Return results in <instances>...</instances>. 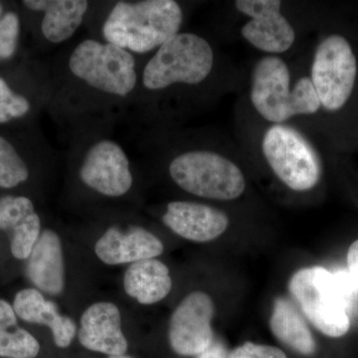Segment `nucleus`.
I'll return each instance as SVG.
<instances>
[{
  "mask_svg": "<svg viewBox=\"0 0 358 358\" xmlns=\"http://www.w3.org/2000/svg\"><path fill=\"white\" fill-rule=\"evenodd\" d=\"M289 289L301 312L320 333L331 338L348 334V308L358 291L350 273L333 274L322 267L301 268L289 280Z\"/></svg>",
  "mask_w": 358,
  "mask_h": 358,
  "instance_id": "f257e3e1",
  "label": "nucleus"
},
{
  "mask_svg": "<svg viewBox=\"0 0 358 358\" xmlns=\"http://www.w3.org/2000/svg\"><path fill=\"white\" fill-rule=\"evenodd\" d=\"M182 10L173 0L120 1L103 26L108 43L136 53H147L178 34Z\"/></svg>",
  "mask_w": 358,
  "mask_h": 358,
  "instance_id": "f03ea898",
  "label": "nucleus"
},
{
  "mask_svg": "<svg viewBox=\"0 0 358 358\" xmlns=\"http://www.w3.org/2000/svg\"><path fill=\"white\" fill-rule=\"evenodd\" d=\"M210 44L193 33H178L159 47L143 71L145 88L162 90L176 83L196 85L210 74Z\"/></svg>",
  "mask_w": 358,
  "mask_h": 358,
  "instance_id": "7ed1b4c3",
  "label": "nucleus"
},
{
  "mask_svg": "<svg viewBox=\"0 0 358 358\" xmlns=\"http://www.w3.org/2000/svg\"><path fill=\"white\" fill-rule=\"evenodd\" d=\"M169 173L179 187L203 199L234 200L246 187L243 173L234 162L208 150L179 155L171 162Z\"/></svg>",
  "mask_w": 358,
  "mask_h": 358,
  "instance_id": "20e7f679",
  "label": "nucleus"
},
{
  "mask_svg": "<svg viewBox=\"0 0 358 358\" xmlns=\"http://www.w3.org/2000/svg\"><path fill=\"white\" fill-rule=\"evenodd\" d=\"M69 67L92 88L110 95L126 96L136 85L134 56L117 45L85 40L71 54Z\"/></svg>",
  "mask_w": 358,
  "mask_h": 358,
  "instance_id": "39448f33",
  "label": "nucleus"
},
{
  "mask_svg": "<svg viewBox=\"0 0 358 358\" xmlns=\"http://www.w3.org/2000/svg\"><path fill=\"white\" fill-rule=\"evenodd\" d=\"M262 150L277 178L294 192H308L319 182V157L296 129L282 124L271 127L264 136Z\"/></svg>",
  "mask_w": 358,
  "mask_h": 358,
  "instance_id": "423d86ee",
  "label": "nucleus"
},
{
  "mask_svg": "<svg viewBox=\"0 0 358 358\" xmlns=\"http://www.w3.org/2000/svg\"><path fill=\"white\" fill-rule=\"evenodd\" d=\"M357 74V58L348 40L341 35H331L319 45L310 80L324 109L338 110L345 105Z\"/></svg>",
  "mask_w": 358,
  "mask_h": 358,
  "instance_id": "0eeeda50",
  "label": "nucleus"
},
{
  "mask_svg": "<svg viewBox=\"0 0 358 358\" xmlns=\"http://www.w3.org/2000/svg\"><path fill=\"white\" fill-rule=\"evenodd\" d=\"M289 68L281 58L267 56L252 74L251 101L257 112L275 124L296 115L294 90H289Z\"/></svg>",
  "mask_w": 358,
  "mask_h": 358,
  "instance_id": "6e6552de",
  "label": "nucleus"
},
{
  "mask_svg": "<svg viewBox=\"0 0 358 358\" xmlns=\"http://www.w3.org/2000/svg\"><path fill=\"white\" fill-rule=\"evenodd\" d=\"M213 301L203 292L185 296L174 310L169 322V343L182 357H197L213 343L211 322Z\"/></svg>",
  "mask_w": 358,
  "mask_h": 358,
  "instance_id": "1a4fd4ad",
  "label": "nucleus"
},
{
  "mask_svg": "<svg viewBox=\"0 0 358 358\" xmlns=\"http://www.w3.org/2000/svg\"><path fill=\"white\" fill-rule=\"evenodd\" d=\"M235 6L249 16L242 27L245 39L255 48L267 53H284L293 46L296 33L281 13L279 0H237Z\"/></svg>",
  "mask_w": 358,
  "mask_h": 358,
  "instance_id": "9d476101",
  "label": "nucleus"
},
{
  "mask_svg": "<svg viewBox=\"0 0 358 358\" xmlns=\"http://www.w3.org/2000/svg\"><path fill=\"white\" fill-rule=\"evenodd\" d=\"M85 185L101 194L119 197L133 185V176L124 150L115 141H99L90 148L80 169Z\"/></svg>",
  "mask_w": 358,
  "mask_h": 358,
  "instance_id": "9b49d317",
  "label": "nucleus"
},
{
  "mask_svg": "<svg viewBox=\"0 0 358 358\" xmlns=\"http://www.w3.org/2000/svg\"><path fill=\"white\" fill-rule=\"evenodd\" d=\"M162 220L178 236L199 243L221 236L229 225V219L223 211L188 201L171 202Z\"/></svg>",
  "mask_w": 358,
  "mask_h": 358,
  "instance_id": "f8f14e48",
  "label": "nucleus"
},
{
  "mask_svg": "<svg viewBox=\"0 0 358 358\" xmlns=\"http://www.w3.org/2000/svg\"><path fill=\"white\" fill-rule=\"evenodd\" d=\"M79 341L92 352L108 355H124L128 350V341L122 331L119 308L109 301L90 306L82 315Z\"/></svg>",
  "mask_w": 358,
  "mask_h": 358,
  "instance_id": "ddd939ff",
  "label": "nucleus"
},
{
  "mask_svg": "<svg viewBox=\"0 0 358 358\" xmlns=\"http://www.w3.org/2000/svg\"><path fill=\"white\" fill-rule=\"evenodd\" d=\"M164 244L143 228H131L127 232L112 227L95 245V253L107 265H122L155 259L162 255Z\"/></svg>",
  "mask_w": 358,
  "mask_h": 358,
  "instance_id": "4468645a",
  "label": "nucleus"
},
{
  "mask_svg": "<svg viewBox=\"0 0 358 358\" xmlns=\"http://www.w3.org/2000/svg\"><path fill=\"white\" fill-rule=\"evenodd\" d=\"M0 230L9 233L13 255L20 260L28 259L40 237V218L31 200L24 196L2 197Z\"/></svg>",
  "mask_w": 358,
  "mask_h": 358,
  "instance_id": "2eb2a0df",
  "label": "nucleus"
},
{
  "mask_svg": "<svg viewBox=\"0 0 358 358\" xmlns=\"http://www.w3.org/2000/svg\"><path fill=\"white\" fill-rule=\"evenodd\" d=\"M28 278L45 294L57 296L65 285L62 245L57 233L45 230L28 257Z\"/></svg>",
  "mask_w": 358,
  "mask_h": 358,
  "instance_id": "dca6fc26",
  "label": "nucleus"
},
{
  "mask_svg": "<svg viewBox=\"0 0 358 358\" xmlns=\"http://www.w3.org/2000/svg\"><path fill=\"white\" fill-rule=\"evenodd\" d=\"M13 308L16 315L31 324H43L51 329L58 348H68L76 334L74 320L60 315L54 301L45 300L36 289H25L16 294Z\"/></svg>",
  "mask_w": 358,
  "mask_h": 358,
  "instance_id": "f3484780",
  "label": "nucleus"
},
{
  "mask_svg": "<svg viewBox=\"0 0 358 358\" xmlns=\"http://www.w3.org/2000/svg\"><path fill=\"white\" fill-rule=\"evenodd\" d=\"M23 4L34 11H43L41 29L52 43L69 39L83 21L88 9L85 0H24Z\"/></svg>",
  "mask_w": 358,
  "mask_h": 358,
  "instance_id": "a211bd4d",
  "label": "nucleus"
},
{
  "mask_svg": "<svg viewBox=\"0 0 358 358\" xmlns=\"http://www.w3.org/2000/svg\"><path fill=\"white\" fill-rule=\"evenodd\" d=\"M124 288L143 305H152L171 293L173 280L169 268L157 259L131 264L124 277Z\"/></svg>",
  "mask_w": 358,
  "mask_h": 358,
  "instance_id": "6ab92c4d",
  "label": "nucleus"
},
{
  "mask_svg": "<svg viewBox=\"0 0 358 358\" xmlns=\"http://www.w3.org/2000/svg\"><path fill=\"white\" fill-rule=\"evenodd\" d=\"M273 334L284 345L303 355L315 352V341L307 322L291 301L278 298L270 319Z\"/></svg>",
  "mask_w": 358,
  "mask_h": 358,
  "instance_id": "aec40b11",
  "label": "nucleus"
},
{
  "mask_svg": "<svg viewBox=\"0 0 358 358\" xmlns=\"http://www.w3.org/2000/svg\"><path fill=\"white\" fill-rule=\"evenodd\" d=\"M40 352L37 339L18 326L0 331V357L35 358Z\"/></svg>",
  "mask_w": 358,
  "mask_h": 358,
  "instance_id": "412c9836",
  "label": "nucleus"
},
{
  "mask_svg": "<svg viewBox=\"0 0 358 358\" xmlns=\"http://www.w3.org/2000/svg\"><path fill=\"white\" fill-rule=\"evenodd\" d=\"M29 176L24 160L13 145L0 136V187H15Z\"/></svg>",
  "mask_w": 358,
  "mask_h": 358,
  "instance_id": "4be33fe9",
  "label": "nucleus"
},
{
  "mask_svg": "<svg viewBox=\"0 0 358 358\" xmlns=\"http://www.w3.org/2000/svg\"><path fill=\"white\" fill-rule=\"evenodd\" d=\"M30 103L24 96L17 95L3 79L0 78V124L24 115Z\"/></svg>",
  "mask_w": 358,
  "mask_h": 358,
  "instance_id": "5701e85b",
  "label": "nucleus"
},
{
  "mask_svg": "<svg viewBox=\"0 0 358 358\" xmlns=\"http://www.w3.org/2000/svg\"><path fill=\"white\" fill-rule=\"evenodd\" d=\"M18 33L20 18L15 13H6L0 20V58L7 59L13 55Z\"/></svg>",
  "mask_w": 358,
  "mask_h": 358,
  "instance_id": "b1692460",
  "label": "nucleus"
},
{
  "mask_svg": "<svg viewBox=\"0 0 358 358\" xmlns=\"http://www.w3.org/2000/svg\"><path fill=\"white\" fill-rule=\"evenodd\" d=\"M228 358H288L285 352L275 346L245 343L238 346Z\"/></svg>",
  "mask_w": 358,
  "mask_h": 358,
  "instance_id": "393cba45",
  "label": "nucleus"
},
{
  "mask_svg": "<svg viewBox=\"0 0 358 358\" xmlns=\"http://www.w3.org/2000/svg\"><path fill=\"white\" fill-rule=\"evenodd\" d=\"M17 326L15 310L7 301L0 300V331Z\"/></svg>",
  "mask_w": 358,
  "mask_h": 358,
  "instance_id": "a878e982",
  "label": "nucleus"
},
{
  "mask_svg": "<svg viewBox=\"0 0 358 358\" xmlns=\"http://www.w3.org/2000/svg\"><path fill=\"white\" fill-rule=\"evenodd\" d=\"M348 273L358 288V240L350 245L348 252Z\"/></svg>",
  "mask_w": 358,
  "mask_h": 358,
  "instance_id": "bb28decb",
  "label": "nucleus"
},
{
  "mask_svg": "<svg viewBox=\"0 0 358 358\" xmlns=\"http://www.w3.org/2000/svg\"><path fill=\"white\" fill-rule=\"evenodd\" d=\"M196 358H228L227 350L220 341H213V343L203 352L197 355Z\"/></svg>",
  "mask_w": 358,
  "mask_h": 358,
  "instance_id": "cd10ccee",
  "label": "nucleus"
},
{
  "mask_svg": "<svg viewBox=\"0 0 358 358\" xmlns=\"http://www.w3.org/2000/svg\"><path fill=\"white\" fill-rule=\"evenodd\" d=\"M109 358H133L128 357V355H110Z\"/></svg>",
  "mask_w": 358,
  "mask_h": 358,
  "instance_id": "c85d7f7f",
  "label": "nucleus"
},
{
  "mask_svg": "<svg viewBox=\"0 0 358 358\" xmlns=\"http://www.w3.org/2000/svg\"><path fill=\"white\" fill-rule=\"evenodd\" d=\"M0 13H1V7H0Z\"/></svg>",
  "mask_w": 358,
  "mask_h": 358,
  "instance_id": "c756f323",
  "label": "nucleus"
}]
</instances>
